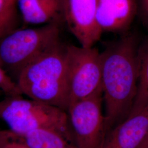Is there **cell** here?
<instances>
[{"label":"cell","instance_id":"obj_17","mask_svg":"<svg viewBox=\"0 0 148 148\" xmlns=\"http://www.w3.org/2000/svg\"><path fill=\"white\" fill-rule=\"evenodd\" d=\"M139 148H148V136Z\"/></svg>","mask_w":148,"mask_h":148},{"label":"cell","instance_id":"obj_11","mask_svg":"<svg viewBox=\"0 0 148 148\" xmlns=\"http://www.w3.org/2000/svg\"><path fill=\"white\" fill-rule=\"evenodd\" d=\"M14 133L32 148H77L62 134L51 130L40 129L22 134Z\"/></svg>","mask_w":148,"mask_h":148},{"label":"cell","instance_id":"obj_16","mask_svg":"<svg viewBox=\"0 0 148 148\" xmlns=\"http://www.w3.org/2000/svg\"><path fill=\"white\" fill-rule=\"evenodd\" d=\"M137 5V16L148 30V0H136Z\"/></svg>","mask_w":148,"mask_h":148},{"label":"cell","instance_id":"obj_13","mask_svg":"<svg viewBox=\"0 0 148 148\" xmlns=\"http://www.w3.org/2000/svg\"><path fill=\"white\" fill-rule=\"evenodd\" d=\"M18 0H0V38L14 30Z\"/></svg>","mask_w":148,"mask_h":148},{"label":"cell","instance_id":"obj_15","mask_svg":"<svg viewBox=\"0 0 148 148\" xmlns=\"http://www.w3.org/2000/svg\"><path fill=\"white\" fill-rule=\"evenodd\" d=\"M0 148H32L10 130H0Z\"/></svg>","mask_w":148,"mask_h":148},{"label":"cell","instance_id":"obj_14","mask_svg":"<svg viewBox=\"0 0 148 148\" xmlns=\"http://www.w3.org/2000/svg\"><path fill=\"white\" fill-rule=\"evenodd\" d=\"M0 90L5 97L23 96L16 82L7 74L0 63Z\"/></svg>","mask_w":148,"mask_h":148},{"label":"cell","instance_id":"obj_18","mask_svg":"<svg viewBox=\"0 0 148 148\" xmlns=\"http://www.w3.org/2000/svg\"><path fill=\"white\" fill-rule=\"evenodd\" d=\"M3 95V92L0 90V95Z\"/></svg>","mask_w":148,"mask_h":148},{"label":"cell","instance_id":"obj_6","mask_svg":"<svg viewBox=\"0 0 148 148\" xmlns=\"http://www.w3.org/2000/svg\"><path fill=\"white\" fill-rule=\"evenodd\" d=\"M103 90L77 101L67 112L77 148H100L105 137Z\"/></svg>","mask_w":148,"mask_h":148},{"label":"cell","instance_id":"obj_9","mask_svg":"<svg viewBox=\"0 0 148 148\" xmlns=\"http://www.w3.org/2000/svg\"><path fill=\"white\" fill-rule=\"evenodd\" d=\"M136 16V0L98 1L96 20L103 32H125Z\"/></svg>","mask_w":148,"mask_h":148},{"label":"cell","instance_id":"obj_1","mask_svg":"<svg viewBox=\"0 0 148 148\" xmlns=\"http://www.w3.org/2000/svg\"><path fill=\"white\" fill-rule=\"evenodd\" d=\"M139 43L136 34L126 33L101 53L105 137L132 110L137 92Z\"/></svg>","mask_w":148,"mask_h":148},{"label":"cell","instance_id":"obj_10","mask_svg":"<svg viewBox=\"0 0 148 148\" xmlns=\"http://www.w3.org/2000/svg\"><path fill=\"white\" fill-rule=\"evenodd\" d=\"M63 0H18L25 24H42L57 22L63 14Z\"/></svg>","mask_w":148,"mask_h":148},{"label":"cell","instance_id":"obj_8","mask_svg":"<svg viewBox=\"0 0 148 148\" xmlns=\"http://www.w3.org/2000/svg\"><path fill=\"white\" fill-rule=\"evenodd\" d=\"M148 136V105L131 113L106 134L100 148H139Z\"/></svg>","mask_w":148,"mask_h":148},{"label":"cell","instance_id":"obj_2","mask_svg":"<svg viewBox=\"0 0 148 148\" xmlns=\"http://www.w3.org/2000/svg\"><path fill=\"white\" fill-rule=\"evenodd\" d=\"M16 81L23 95L67 111L66 46L59 41L23 69Z\"/></svg>","mask_w":148,"mask_h":148},{"label":"cell","instance_id":"obj_5","mask_svg":"<svg viewBox=\"0 0 148 148\" xmlns=\"http://www.w3.org/2000/svg\"><path fill=\"white\" fill-rule=\"evenodd\" d=\"M66 58L69 106L103 90L101 57L98 49L66 46Z\"/></svg>","mask_w":148,"mask_h":148},{"label":"cell","instance_id":"obj_3","mask_svg":"<svg viewBox=\"0 0 148 148\" xmlns=\"http://www.w3.org/2000/svg\"><path fill=\"white\" fill-rule=\"evenodd\" d=\"M0 120L12 132L25 134L40 129L53 130L75 144L67 111L23 96L5 97L0 101Z\"/></svg>","mask_w":148,"mask_h":148},{"label":"cell","instance_id":"obj_7","mask_svg":"<svg viewBox=\"0 0 148 148\" xmlns=\"http://www.w3.org/2000/svg\"><path fill=\"white\" fill-rule=\"evenodd\" d=\"M99 0H63V16L69 30L84 47H92L103 32L96 14Z\"/></svg>","mask_w":148,"mask_h":148},{"label":"cell","instance_id":"obj_4","mask_svg":"<svg viewBox=\"0 0 148 148\" xmlns=\"http://www.w3.org/2000/svg\"><path fill=\"white\" fill-rule=\"evenodd\" d=\"M59 32L57 22L13 30L0 38V63L16 79L27 65L60 41Z\"/></svg>","mask_w":148,"mask_h":148},{"label":"cell","instance_id":"obj_12","mask_svg":"<svg viewBox=\"0 0 148 148\" xmlns=\"http://www.w3.org/2000/svg\"><path fill=\"white\" fill-rule=\"evenodd\" d=\"M137 92L130 114L148 105V35L139 43Z\"/></svg>","mask_w":148,"mask_h":148}]
</instances>
